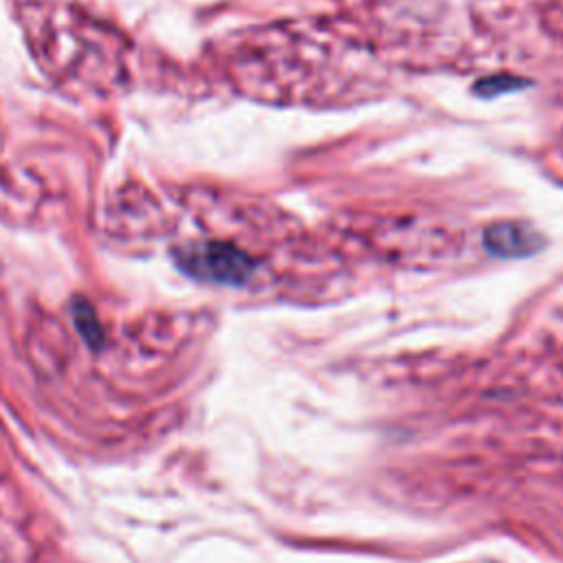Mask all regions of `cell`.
<instances>
[{"instance_id": "obj_2", "label": "cell", "mask_w": 563, "mask_h": 563, "mask_svg": "<svg viewBox=\"0 0 563 563\" xmlns=\"http://www.w3.org/2000/svg\"><path fill=\"white\" fill-rule=\"evenodd\" d=\"M543 235L523 222H495L484 229V246L495 257H528L543 249Z\"/></svg>"}, {"instance_id": "obj_1", "label": "cell", "mask_w": 563, "mask_h": 563, "mask_svg": "<svg viewBox=\"0 0 563 563\" xmlns=\"http://www.w3.org/2000/svg\"><path fill=\"white\" fill-rule=\"evenodd\" d=\"M178 262L189 275L198 279L229 286L244 284L255 271V260L227 242L194 244L180 251Z\"/></svg>"}, {"instance_id": "obj_4", "label": "cell", "mask_w": 563, "mask_h": 563, "mask_svg": "<svg viewBox=\"0 0 563 563\" xmlns=\"http://www.w3.org/2000/svg\"><path fill=\"white\" fill-rule=\"evenodd\" d=\"M75 323H77L79 332L86 336V341L90 345H99L101 328L97 325V321H95V317H92V312L88 308H84V314H75Z\"/></svg>"}, {"instance_id": "obj_3", "label": "cell", "mask_w": 563, "mask_h": 563, "mask_svg": "<svg viewBox=\"0 0 563 563\" xmlns=\"http://www.w3.org/2000/svg\"><path fill=\"white\" fill-rule=\"evenodd\" d=\"M523 86H530V81H523V77H515V75H495V77H486L482 81H477L475 90L484 97H497L504 92H512L519 90Z\"/></svg>"}]
</instances>
